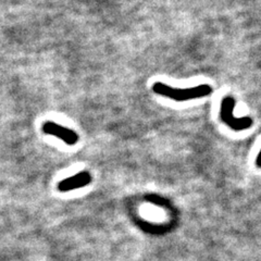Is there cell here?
<instances>
[{"instance_id":"3","label":"cell","mask_w":261,"mask_h":261,"mask_svg":"<svg viewBox=\"0 0 261 261\" xmlns=\"http://www.w3.org/2000/svg\"><path fill=\"white\" fill-rule=\"evenodd\" d=\"M42 129L45 134L58 137L67 145L73 146L79 142V135L74 130L57 124L54 121H46L42 126Z\"/></svg>"},{"instance_id":"1","label":"cell","mask_w":261,"mask_h":261,"mask_svg":"<svg viewBox=\"0 0 261 261\" xmlns=\"http://www.w3.org/2000/svg\"><path fill=\"white\" fill-rule=\"evenodd\" d=\"M152 91L153 93L165 96L175 101H186L211 95L212 87L207 84H202L189 88H175L168 84L161 83V82H157L152 85Z\"/></svg>"},{"instance_id":"4","label":"cell","mask_w":261,"mask_h":261,"mask_svg":"<svg viewBox=\"0 0 261 261\" xmlns=\"http://www.w3.org/2000/svg\"><path fill=\"white\" fill-rule=\"evenodd\" d=\"M91 182H92V175L89 174V172H87V171H82V172L61 181L58 184V190L62 193L70 192L73 190H77V189H82V187L84 186H87Z\"/></svg>"},{"instance_id":"5","label":"cell","mask_w":261,"mask_h":261,"mask_svg":"<svg viewBox=\"0 0 261 261\" xmlns=\"http://www.w3.org/2000/svg\"><path fill=\"white\" fill-rule=\"evenodd\" d=\"M256 166L258 168H261V149H260L258 156H257V159H256Z\"/></svg>"},{"instance_id":"2","label":"cell","mask_w":261,"mask_h":261,"mask_svg":"<svg viewBox=\"0 0 261 261\" xmlns=\"http://www.w3.org/2000/svg\"><path fill=\"white\" fill-rule=\"evenodd\" d=\"M235 99L232 96H225L221 102V109H220V117L224 123L231 127L235 132L248 129L254 124V121L250 117L236 118L233 112L235 108Z\"/></svg>"}]
</instances>
